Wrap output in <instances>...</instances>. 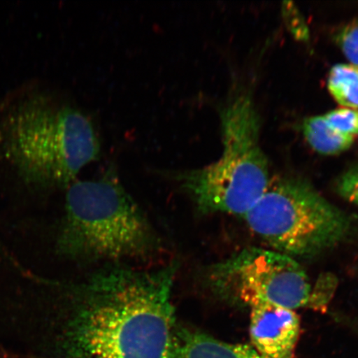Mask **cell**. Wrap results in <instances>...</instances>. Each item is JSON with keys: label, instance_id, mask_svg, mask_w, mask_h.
I'll return each instance as SVG.
<instances>
[{"label": "cell", "instance_id": "obj_6", "mask_svg": "<svg viewBox=\"0 0 358 358\" xmlns=\"http://www.w3.org/2000/svg\"><path fill=\"white\" fill-rule=\"evenodd\" d=\"M208 280L215 292L238 306L265 302L295 310L312 301L306 271L296 259L275 250H241L214 266Z\"/></svg>", "mask_w": 358, "mask_h": 358}, {"label": "cell", "instance_id": "obj_9", "mask_svg": "<svg viewBox=\"0 0 358 358\" xmlns=\"http://www.w3.org/2000/svg\"><path fill=\"white\" fill-rule=\"evenodd\" d=\"M303 128L308 144L320 154L333 155L342 153L348 150L355 141V137L344 136L334 131L324 115L307 119Z\"/></svg>", "mask_w": 358, "mask_h": 358}, {"label": "cell", "instance_id": "obj_11", "mask_svg": "<svg viewBox=\"0 0 358 358\" xmlns=\"http://www.w3.org/2000/svg\"><path fill=\"white\" fill-rule=\"evenodd\" d=\"M327 122L334 131L344 136L355 137L358 134V111L342 108L324 115Z\"/></svg>", "mask_w": 358, "mask_h": 358}, {"label": "cell", "instance_id": "obj_5", "mask_svg": "<svg viewBox=\"0 0 358 358\" xmlns=\"http://www.w3.org/2000/svg\"><path fill=\"white\" fill-rule=\"evenodd\" d=\"M250 230L275 252L292 258H311L351 236L353 220L296 178L272 179L243 217Z\"/></svg>", "mask_w": 358, "mask_h": 358}, {"label": "cell", "instance_id": "obj_12", "mask_svg": "<svg viewBox=\"0 0 358 358\" xmlns=\"http://www.w3.org/2000/svg\"><path fill=\"white\" fill-rule=\"evenodd\" d=\"M337 40L344 55L352 65L358 67V20L344 27Z\"/></svg>", "mask_w": 358, "mask_h": 358}, {"label": "cell", "instance_id": "obj_13", "mask_svg": "<svg viewBox=\"0 0 358 358\" xmlns=\"http://www.w3.org/2000/svg\"><path fill=\"white\" fill-rule=\"evenodd\" d=\"M338 194L344 199L358 206V166L352 167L338 178Z\"/></svg>", "mask_w": 358, "mask_h": 358}, {"label": "cell", "instance_id": "obj_3", "mask_svg": "<svg viewBox=\"0 0 358 358\" xmlns=\"http://www.w3.org/2000/svg\"><path fill=\"white\" fill-rule=\"evenodd\" d=\"M65 213L57 249L66 257L115 261L145 257L155 248L149 222L113 169L67 187Z\"/></svg>", "mask_w": 358, "mask_h": 358}, {"label": "cell", "instance_id": "obj_2", "mask_svg": "<svg viewBox=\"0 0 358 358\" xmlns=\"http://www.w3.org/2000/svg\"><path fill=\"white\" fill-rule=\"evenodd\" d=\"M0 148L27 182L66 187L101 152L88 116L43 93L17 102L0 120Z\"/></svg>", "mask_w": 358, "mask_h": 358}, {"label": "cell", "instance_id": "obj_7", "mask_svg": "<svg viewBox=\"0 0 358 358\" xmlns=\"http://www.w3.org/2000/svg\"><path fill=\"white\" fill-rule=\"evenodd\" d=\"M301 334V320L289 308L261 302L250 307V337L264 358H293Z\"/></svg>", "mask_w": 358, "mask_h": 358}, {"label": "cell", "instance_id": "obj_8", "mask_svg": "<svg viewBox=\"0 0 358 358\" xmlns=\"http://www.w3.org/2000/svg\"><path fill=\"white\" fill-rule=\"evenodd\" d=\"M171 358H264L248 344L221 341L187 328L174 331Z\"/></svg>", "mask_w": 358, "mask_h": 358}, {"label": "cell", "instance_id": "obj_1", "mask_svg": "<svg viewBox=\"0 0 358 358\" xmlns=\"http://www.w3.org/2000/svg\"><path fill=\"white\" fill-rule=\"evenodd\" d=\"M178 266L115 268L78 286L58 343L62 358H171Z\"/></svg>", "mask_w": 358, "mask_h": 358}, {"label": "cell", "instance_id": "obj_10", "mask_svg": "<svg viewBox=\"0 0 358 358\" xmlns=\"http://www.w3.org/2000/svg\"><path fill=\"white\" fill-rule=\"evenodd\" d=\"M329 92L338 104L349 109L358 108V67L352 64H338L330 71Z\"/></svg>", "mask_w": 358, "mask_h": 358}, {"label": "cell", "instance_id": "obj_4", "mask_svg": "<svg viewBox=\"0 0 358 358\" xmlns=\"http://www.w3.org/2000/svg\"><path fill=\"white\" fill-rule=\"evenodd\" d=\"M223 151L216 162L177 174L176 179L201 213L244 217L271 182L268 160L259 146V117L248 96L221 111Z\"/></svg>", "mask_w": 358, "mask_h": 358}]
</instances>
